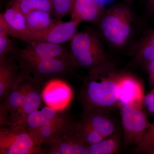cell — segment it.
Returning a JSON list of instances; mask_svg holds the SVG:
<instances>
[{
    "instance_id": "6da1fadb",
    "label": "cell",
    "mask_w": 154,
    "mask_h": 154,
    "mask_svg": "<svg viewBox=\"0 0 154 154\" xmlns=\"http://www.w3.org/2000/svg\"><path fill=\"white\" fill-rule=\"evenodd\" d=\"M125 72L118 70L111 61L88 70L79 95L83 114L95 111L108 112L118 107Z\"/></svg>"
},
{
    "instance_id": "7a4b0ae2",
    "label": "cell",
    "mask_w": 154,
    "mask_h": 154,
    "mask_svg": "<svg viewBox=\"0 0 154 154\" xmlns=\"http://www.w3.org/2000/svg\"><path fill=\"white\" fill-rule=\"evenodd\" d=\"M134 22V15L129 6L116 4L105 9L96 25L104 41L114 48L121 49L132 37Z\"/></svg>"
},
{
    "instance_id": "3957f363",
    "label": "cell",
    "mask_w": 154,
    "mask_h": 154,
    "mask_svg": "<svg viewBox=\"0 0 154 154\" xmlns=\"http://www.w3.org/2000/svg\"><path fill=\"white\" fill-rule=\"evenodd\" d=\"M103 41L97 30L88 28L77 32L70 41L69 61L72 66L89 70L110 62Z\"/></svg>"
},
{
    "instance_id": "277c9868",
    "label": "cell",
    "mask_w": 154,
    "mask_h": 154,
    "mask_svg": "<svg viewBox=\"0 0 154 154\" xmlns=\"http://www.w3.org/2000/svg\"><path fill=\"white\" fill-rule=\"evenodd\" d=\"M45 153L24 125L15 124L0 129V154Z\"/></svg>"
},
{
    "instance_id": "5b68a950",
    "label": "cell",
    "mask_w": 154,
    "mask_h": 154,
    "mask_svg": "<svg viewBox=\"0 0 154 154\" xmlns=\"http://www.w3.org/2000/svg\"><path fill=\"white\" fill-rule=\"evenodd\" d=\"M143 104H129L120 108L125 146L140 143L151 123L149 122Z\"/></svg>"
},
{
    "instance_id": "8992f818",
    "label": "cell",
    "mask_w": 154,
    "mask_h": 154,
    "mask_svg": "<svg viewBox=\"0 0 154 154\" xmlns=\"http://www.w3.org/2000/svg\"><path fill=\"white\" fill-rule=\"evenodd\" d=\"M19 66L30 73L42 88L51 80L72 75L75 70L68 60L60 58L42 60Z\"/></svg>"
},
{
    "instance_id": "52a82bcc",
    "label": "cell",
    "mask_w": 154,
    "mask_h": 154,
    "mask_svg": "<svg viewBox=\"0 0 154 154\" xmlns=\"http://www.w3.org/2000/svg\"><path fill=\"white\" fill-rule=\"evenodd\" d=\"M33 80L30 73L21 69L17 85L1 103V127H10L14 124L17 113L25 103L26 95Z\"/></svg>"
},
{
    "instance_id": "ba28073f",
    "label": "cell",
    "mask_w": 154,
    "mask_h": 154,
    "mask_svg": "<svg viewBox=\"0 0 154 154\" xmlns=\"http://www.w3.org/2000/svg\"><path fill=\"white\" fill-rule=\"evenodd\" d=\"M28 44L25 48H19L13 55L19 66L55 58L65 59L69 60V50L61 44L48 42H34Z\"/></svg>"
},
{
    "instance_id": "9c48e42d",
    "label": "cell",
    "mask_w": 154,
    "mask_h": 154,
    "mask_svg": "<svg viewBox=\"0 0 154 154\" xmlns=\"http://www.w3.org/2000/svg\"><path fill=\"white\" fill-rule=\"evenodd\" d=\"M81 23L75 19H70L68 22L58 20L44 30L29 33L25 42L28 44L37 42L60 45L70 41L77 33Z\"/></svg>"
},
{
    "instance_id": "30bf717a",
    "label": "cell",
    "mask_w": 154,
    "mask_h": 154,
    "mask_svg": "<svg viewBox=\"0 0 154 154\" xmlns=\"http://www.w3.org/2000/svg\"><path fill=\"white\" fill-rule=\"evenodd\" d=\"M73 122L66 114L58 113L38 129L29 132L34 142L38 146L49 144L56 138L69 129Z\"/></svg>"
},
{
    "instance_id": "8fae6325",
    "label": "cell",
    "mask_w": 154,
    "mask_h": 154,
    "mask_svg": "<svg viewBox=\"0 0 154 154\" xmlns=\"http://www.w3.org/2000/svg\"><path fill=\"white\" fill-rule=\"evenodd\" d=\"M0 30L9 36L25 42L30 33L25 16L11 6L0 15Z\"/></svg>"
},
{
    "instance_id": "7c38bea8",
    "label": "cell",
    "mask_w": 154,
    "mask_h": 154,
    "mask_svg": "<svg viewBox=\"0 0 154 154\" xmlns=\"http://www.w3.org/2000/svg\"><path fill=\"white\" fill-rule=\"evenodd\" d=\"M13 55H0V101L3 102L15 88L20 77L19 64Z\"/></svg>"
},
{
    "instance_id": "4fadbf2b",
    "label": "cell",
    "mask_w": 154,
    "mask_h": 154,
    "mask_svg": "<svg viewBox=\"0 0 154 154\" xmlns=\"http://www.w3.org/2000/svg\"><path fill=\"white\" fill-rule=\"evenodd\" d=\"M120 89L118 103L119 108L129 104H143L145 95L143 84L134 75L125 72L122 80Z\"/></svg>"
},
{
    "instance_id": "5bb4252c",
    "label": "cell",
    "mask_w": 154,
    "mask_h": 154,
    "mask_svg": "<svg viewBox=\"0 0 154 154\" xmlns=\"http://www.w3.org/2000/svg\"><path fill=\"white\" fill-rule=\"evenodd\" d=\"M72 126L48 144L47 154H89V146L77 138L72 131Z\"/></svg>"
},
{
    "instance_id": "9a60e30c",
    "label": "cell",
    "mask_w": 154,
    "mask_h": 154,
    "mask_svg": "<svg viewBox=\"0 0 154 154\" xmlns=\"http://www.w3.org/2000/svg\"><path fill=\"white\" fill-rule=\"evenodd\" d=\"M131 63L145 67L154 59V28L146 30L132 46L129 52Z\"/></svg>"
},
{
    "instance_id": "2e32d148",
    "label": "cell",
    "mask_w": 154,
    "mask_h": 154,
    "mask_svg": "<svg viewBox=\"0 0 154 154\" xmlns=\"http://www.w3.org/2000/svg\"><path fill=\"white\" fill-rule=\"evenodd\" d=\"M47 88L42 92L45 102L49 107L54 108L63 107L68 102L71 96V91L66 84L55 79L48 82Z\"/></svg>"
},
{
    "instance_id": "e0dca14e",
    "label": "cell",
    "mask_w": 154,
    "mask_h": 154,
    "mask_svg": "<svg viewBox=\"0 0 154 154\" xmlns=\"http://www.w3.org/2000/svg\"><path fill=\"white\" fill-rule=\"evenodd\" d=\"M104 10L96 0H75L70 14L71 19L90 22L96 25Z\"/></svg>"
},
{
    "instance_id": "ac0fdd59",
    "label": "cell",
    "mask_w": 154,
    "mask_h": 154,
    "mask_svg": "<svg viewBox=\"0 0 154 154\" xmlns=\"http://www.w3.org/2000/svg\"><path fill=\"white\" fill-rule=\"evenodd\" d=\"M82 121L92 127L104 137L113 133L117 128L115 122L108 112L95 111L83 114Z\"/></svg>"
},
{
    "instance_id": "d6986e66",
    "label": "cell",
    "mask_w": 154,
    "mask_h": 154,
    "mask_svg": "<svg viewBox=\"0 0 154 154\" xmlns=\"http://www.w3.org/2000/svg\"><path fill=\"white\" fill-rule=\"evenodd\" d=\"M42 91V87L33 80L26 95L25 103L17 113L13 125L20 124L24 125L28 116L37 110L40 106Z\"/></svg>"
},
{
    "instance_id": "ffe728a7",
    "label": "cell",
    "mask_w": 154,
    "mask_h": 154,
    "mask_svg": "<svg viewBox=\"0 0 154 154\" xmlns=\"http://www.w3.org/2000/svg\"><path fill=\"white\" fill-rule=\"evenodd\" d=\"M121 144L120 132L117 128L110 135L89 146V154H113L119 151Z\"/></svg>"
},
{
    "instance_id": "44dd1931",
    "label": "cell",
    "mask_w": 154,
    "mask_h": 154,
    "mask_svg": "<svg viewBox=\"0 0 154 154\" xmlns=\"http://www.w3.org/2000/svg\"><path fill=\"white\" fill-rule=\"evenodd\" d=\"M72 130L78 139L88 146L99 142L105 138L82 119L74 122Z\"/></svg>"
},
{
    "instance_id": "7402d4cb",
    "label": "cell",
    "mask_w": 154,
    "mask_h": 154,
    "mask_svg": "<svg viewBox=\"0 0 154 154\" xmlns=\"http://www.w3.org/2000/svg\"><path fill=\"white\" fill-rule=\"evenodd\" d=\"M57 114L55 109L49 106L44 107L40 111L35 110L28 116L24 126L28 132H30L38 129L48 121L55 117Z\"/></svg>"
},
{
    "instance_id": "603a6c76",
    "label": "cell",
    "mask_w": 154,
    "mask_h": 154,
    "mask_svg": "<svg viewBox=\"0 0 154 154\" xmlns=\"http://www.w3.org/2000/svg\"><path fill=\"white\" fill-rule=\"evenodd\" d=\"M51 14L49 12L37 10L27 14L25 17L29 32L41 31L51 26L54 22Z\"/></svg>"
},
{
    "instance_id": "cb8c5ba5",
    "label": "cell",
    "mask_w": 154,
    "mask_h": 154,
    "mask_svg": "<svg viewBox=\"0 0 154 154\" xmlns=\"http://www.w3.org/2000/svg\"><path fill=\"white\" fill-rule=\"evenodd\" d=\"M10 6L19 10L25 17L37 10L52 13V2L49 0H13Z\"/></svg>"
},
{
    "instance_id": "d4e9b609",
    "label": "cell",
    "mask_w": 154,
    "mask_h": 154,
    "mask_svg": "<svg viewBox=\"0 0 154 154\" xmlns=\"http://www.w3.org/2000/svg\"><path fill=\"white\" fill-rule=\"evenodd\" d=\"M75 0H52V14L54 18L61 20L72 11Z\"/></svg>"
},
{
    "instance_id": "484cf974",
    "label": "cell",
    "mask_w": 154,
    "mask_h": 154,
    "mask_svg": "<svg viewBox=\"0 0 154 154\" xmlns=\"http://www.w3.org/2000/svg\"><path fill=\"white\" fill-rule=\"evenodd\" d=\"M154 142V122L151 124L140 143L134 147V151L136 153L146 154Z\"/></svg>"
},
{
    "instance_id": "4316f807",
    "label": "cell",
    "mask_w": 154,
    "mask_h": 154,
    "mask_svg": "<svg viewBox=\"0 0 154 154\" xmlns=\"http://www.w3.org/2000/svg\"><path fill=\"white\" fill-rule=\"evenodd\" d=\"M19 48L6 33L0 30V55H14Z\"/></svg>"
},
{
    "instance_id": "83f0119b",
    "label": "cell",
    "mask_w": 154,
    "mask_h": 154,
    "mask_svg": "<svg viewBox=\"0 0 154 154\" xmlns=\"http://www.w3.org/2000/svg\"><path fill=\"white\" fill-rule=\"evenodd\" d=\"M154 103V88L149 93L145 96L143 99V105L147 107Z\"/></svg>"
},
{
    "instance_id": "f1b7e54d",
    "label": "cell",
    "mask_w": 154,
    "mask_h": 154,
    "mask_svg": "<svg viewBox=\"0 0 154 154\" xmlns=\"http://www.w3.org/2000/svg\"><path fill=\"white\" fill-rule=\"evenodd\" d=\"M147 9L149 14L154 16V0H147Z\"/></svg>"
},
{
    "instance_id": "f546056e",
    "label": "cell",
    "mask_w": 154,
    "mask_h": 154,
    "mask_svg": "<svg viewBox=\"0 0 154 154\" xmlns=\"http://www.w3.org/2000/svg\"><path fill=\"white\" fill-rule=\"evenodd\" d=\"M148 111L150 114L154 115V103L147 107Z\"/></svg>"
},
{
    "instance_id": "4dcf8cb0",
    "label": "cell",
    "mask_w": 154,
    "mask_h": 154,
    "mask_svg": "<svg viewBox=\"0 0 154 154\" xmlns=\"http://www.w3.org/2000/svg\"><path fill=\"white\" fill-rule=\"evenodd\" d=\"M146 154H154V142L152 144L151 146L149 149Z\"/></svg>"
},
{
    "instance_id": "1f68e13d",
    "label": "cell",
    "mask_w": 154,
    "mask_h": 154,
    "mask_svg": "<svg viewBox=\"0 0 154 154\" xmlns=\"http://www.w3.org/2000/svg\"><path fill=\"white\" fill-rule=\"evenodd\" d=\"M126 1L128 2L131 3L132 2V0H126Z\"/></svg>"
},
{
    "instance_id": "d6a6232c",
    "label": "cell",
    "mask_w": 154,
    "mask_h": 154,
    "mask_svg": "<svg viewBox=\"0 0 154 154\" xmlns=\"http://www.w3.org/2000/svg\"><path fill=\"white\" fill-rule=\"evenodd\" d=\"M49 1H51V2H52V0H49Z\"/></svg>"
}]
</instances>
